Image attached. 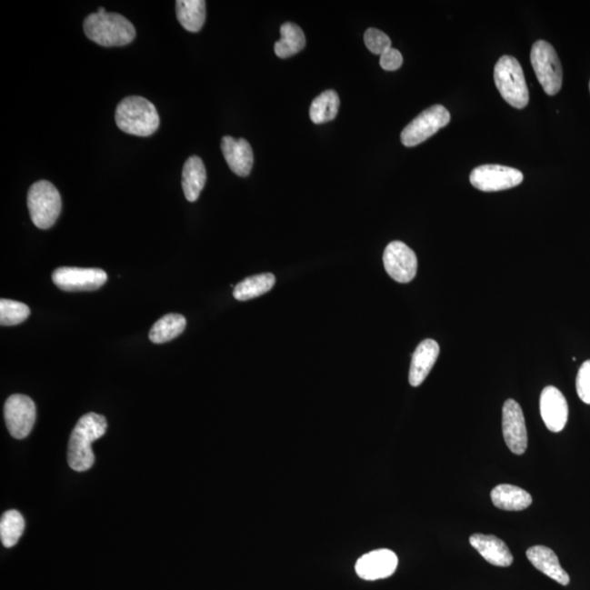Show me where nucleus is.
<instances>
[{
	"label": "nucleus",
	"instance_id": "nucleus-27",
	"mask_svg": "<svg viewBox=\"0 0 590 590\" xmlns=\"http://www.w3.org/2000/svg\"><path fill=\"white\" fill-rule=\"evenodd\" d=\"M28 305L13 300L2 299L0 301V324L2 326H15L24 323L30 316Z\"/></svg>",
	"mask_w": 590,
	"mask_h": 590
},
{
	"label": "nucleus",
	"instance_id": "nucleus-22",
	"mask_svg": "<svg viewBox=\"0 0 590 590\" xmlns=\"http://www.w3.org/2000/svg\"><path fill=\"white\" fill-rule=\"evenodd\" d=\"M176 15L183 28L189 32L202 30L205 20L204 0H177Z\"/></svg>",
	"mask_w": 590,
	"mask_h": 590
},
{
	"label": "nucleus",
	"instance_id": "nucleus-14",
	"mask_svg": "<svg viewBox=\"0 0 590 590\" xmlns=\"http://www.w3.org/2000/svg\"><path fill=\"white\" fill-rule=\"evenodd\" d=\"M540 414L548 429L559 433L568 419V405L565 395L555 386L545 387L540 396Z\"/></svg>",
	"mask_w": 590,
	"mask_h": 590
},
{
	"label": "nucleus",
	"instance_id": "nucleus-10",
	"mask_svg": "<svg viewBox=\"0 0 590 590\" xmlns=\"http://www.w3.org/2000/svg\"><path fill=\"white\" fill-rule=\"evenodd\" d=\"M52 279L63 291H95L106 283L107 275L99 268L61 267L53 273Z\"/></svg>",
	"mask_w": 590,
	"mask_h": 590
},
{
	"label": "nucleus",
	"instance_id": "nucleus-32",
	"mask_svg": "<svg viewBox=\"0 0 590 590\" xmlns=\"http://www.w3.org/2000/svg\"><path fill=\"white\" fill-rule=\"evenodd\" d=\"M589 91H590V83H589Z\"/></svg>",
	"mask_w": 590,
	"mask_h": 590
},
{
	"label": "nucleus",
	"instance_id": "nucleus-25",
	"mask_svg": "<svg viewBox=\"0 0 590 590\" xmlns=\"http://www.w3.org/2000/svg\"><path fill=\"white\" fill-rule=\"evenodd\" d=\"M339 96L334 90L323 92L312 102L310 117L313 123L325 124L335 120L339 111Z\"/></svg>",
	"mask_w": 590,
	"mask_h": 590
},
{
	"label": "nucleus",
	"instance_id": "nucleus-5",
	"mask_svg": "<svg viewBox=\"0 0 590 590\" xmlns=\"http://www.w3.org/2000/svg\"><path fill=\"white\" fill-rule=\"evenodd\" d=\"M28 207L35 225L42 230L50 229L61 215V194L51 182H36L29 189Z\"/></svg>",
	"mask_w": 590,
	"mask_h": 590
},
{
	"label": "nucleus",
	"instance_id": "nucleus-2",
	"mask_svg": "<svg viewBox=\"0 0 590 590\" xmlns=\"http://www.w3.org/2000/svg\"><path fill=\"white\" fill-rule=\"evenodd\" d=\"M115 121L124 133L138 137H149L160 126L155 106L142 96H128L117 105Z\"/></svg>",
	"mask_w": 590,
	"mask_h": 590
},
{
	"label": "nucleus",
	"instance_id": "nucleus-28",
	"mask_svg": "<svg viewBox=\"0 0 590 590\" xmlns=\"http://www.w3.org/2000/svg\"><path fill=\"white\" fill-rule=\"evenodd\" d=\"M365 43L367 48L376 55H382L392 48V41L384 32L377 29H369L365 35Z\"/></svg>",
	"mask_w": 590,
	"mask_h": 590
},
{
	"label": "nucleus",
	"instance_id": "nucleus-16",
	"mask_svg": "<svg viewBox=\"0 0 590 590\" xmlns=\"http://www.w3.org/2000/svg\"><path fill=\"white\" fill-rule=\"evenodd\" d=\"M440 355V345L435 340L426 339L416 346L409 372L411 386L418 387L430 375L433 366Z\"/></svg>",
	"mask_w": 590,
	"mask_h": 590
},
{
	"label": "nucleus",
	"instance_id": "nucleus-24",
	"mask_svg": "<svg viewBox=\"0 0 590 590\" xmlns=\"http://www.w3.org/2000/svg\"><path fill=\"white\" fill-rule=\"evenodd\" d=\"M186 327V319L181 314H167L151 328L149 338L154 344H165L175 339Z\"/></svg>",
	"mask_w": 590,
	"mask_h": 590
},
{
	"label": "nucleus",
	"instance_id": "nucleus-21",
	"mask_svg": "<svg viewBox=\"0 0 590 590\" xmlns=\"http://www.w3.org/2000/svg\"><path fill=\"white\" fill-rule=\"evenodd\" d=\"M281 39L275 42V53L280 58H288L295 55L305 47L306 40L305 32L299 25L285 23L280 28Z\"/></svg>",
	"mask_w": 590,
	"mask_h": 590
},
{
	"label": "nucleus",
	"instance_id": "nucleus-20",
	"mask_svg": "<svg viewBox=\"0 0 590 590\" xmlns=\"http://www.w3.org/2000/svg\"><path fill=\"white\" fill-rule=\"evenodd\" d=\"M205 181H207V172L203 160L197 155L191 156L184 165L182 175L183 191L188 202H196L205 185Z\"/></svg>",
	"mask_w": 590,
	"mask_h": 590
},
{
	"label": "nucleus",
	"instance_id": "nucleus-30",
	"mask_svg": "<svg viewBox=\"0 0 590 590\" xmlns=\"http://www.w3.org/2000/svg\"><path fill=\"white\" fill-rule=\"evenodd\" d=\"M403 62L402 53L395 50V48H389L388 51L382 54L380 59L381 67L384 70H387V72H394V70L399 69L402 67Z\"/></svg>",
	"mask_w": 590,
	"mask_h": 590
},
{
	"label": "nucleus",
	"instance_id": "nucleus-18",
	"mask_svg": "<svg viewBox=\"0 0 590 590\" xmlns=\"http://www.w3.org/2000/svg\"><path fill=\"white\" fill-rule=\"evenodd\" d=\"M526 555L530 563L545 575L561 584L562 586L570 584V576L563 570L559 557L550 548L545 545L532 546L527 550Z\"/></svg>",
	"mask_w": 590,
	"mask_h": 590
},
{
	"label": "nucleus",
	"instance_id": "nucleus-7",
	"mask_svg": "<svg viewBox=\"0 0 590 590\" xmlns=\"http://www.w3.org/2000/svg\"><path fill=\"white\" fill-rule=\"evenodd\" d=\"M451 122V114L442 105H433L426 108L413 122L405 127L402 136V143L405 147H415L441 128L448 125Z\"/></svg>",
	"mask_w": 590,
	"mask_h": 590
},
{
	"label": "nucleus",
	"instance_id": "nucleus-29",
	"mask_svg": "<svg viewBox=\"0 0 590 590\" xmlns=\"http://www.w3.org/2000/svg\"><path fill=\"white\" fill-rule=\"evenodd\" d=\"M576 391L582 402L590 405V360L584 362L578 371Z\"/></svg>",
	"mask_w": 590,
	"mask_h": 590
},
{
	"label": "nucleus",
	"instance_id": "nucleus-23",
	"mask_svg": "<svg viewBox=\"0 0 590 590\" xmlns=\"http://www.w3.org/2000/svg\"><path fill=\"white\" fill-rule=\"evenodd\" d=\"M275 277L273 274L252 275L237 285L233 291L237 301H248L267 294L274 288Z\"/></svg>",
	"mask_w": 590,
	"mask_h": 590
},
{
	"label": "nucleus",
	"instance_id": "nucleus-6",
	"mask_svg": "<svg viewBox=\"0 0 590 590\" xmlns=\"http://www.w3.org/2000/svg\"><path fill=\"white\" fill-rule=\"evenodd\" d=\"M535 75L546 95H555L562 88L563 72L559 56L550 43H535L530 54Z\"/></svg>",
	"mask_w": 590,
	"mask_h": 590
},
{
	"label": "nucleus",
	"instance_id": "nucleus-19",
	"mask_svg": "<svg viewBox=\"0 0 590 590\" xmlns=\"http://www.w3.org/2000/svg\"><path fill=\"white\" fill-rule=\"evenodd\" d=\"M491 500L495 507L505 511H524L533 503L527 491L511 485H500L491 492Z\"/></svg>",
	"mask_w": 590,
	"mask_h": 590
},
{
	"label": "nucleus",
	"instance_id": "nucleus-31",
	"mask_svg": "<svg viewBox=\"0 0 590 590\" xmlns=\"http://www.w3.org/2000/svg\"><path fill=\"white\" fill-rule=\"evenodd\" d=\"M97 14H100V15L106 14L105 9L103 8V7H100L99 9H97Z\"/></svg>",
	"mask_w": 590,
	"mask_h": 590
},
{
	"label": "nucleus",
	"instance_id": "nucleus-12",
	"mask_svg": "<svg viewBox=\"0 0 590 590\" xmlns=\"http://www.w3.org/2000/svg\"><path fill=\"white\" fill-rule=\"evenodd\" d=\"M503 436L510 451L516 455L526 452L528 435L521 405L515 400H506L503 405Z\"/></svg>",
	"mask_w": 590,
	"mask_h": 590
},
{
	"label": "nucleus",
	"instance_id": "nucleus-17",
	"mask_svg": "<svg viewBox=\"0 0 590 590\" xmlns=\"http://www.w3.org/2000/svg\"><path fill=\"white\" fill-rule=\"evenodd\" d=\"M469 541L470 545L490 565L501 567L512 565L514 557L510 549H508L505 541L495 537V535L475 534L471 535Z\"/></svg>",
	"mask_w": 590,
	"mask_h": 590
},
{
	"label": "nucleus",
	"instance_id": "nucleus-8",
	"mask_svg": "<svg viewBox=\"0 0 590 590\" xmlns=\"http://www.w3.org/2000/svg\"><path fill=\"white\" fill-rule=\"evenodd\" d=\"M524 181L523 173L514 167L485 165L471 171L470 183L483 192H500L518 186Z\"/></svg>",
	"mask_w": 590,
	"mask_h": 590
},
{
	"label": "nucleus",
	"instance_id": "nucleus-11",
	"mask_svg": "<svg viewBox=\"0 0 590 590\" xmlns=\"http://www.w3.org/2000/svg\"><path fill=\"white\" fill-rule=\"evenodd\" d=\"M383 262L389 277L399 284L410 283L418 272V258L415 252L400 241L389 243Z\"/></svg>",
	"mask_w": 590,
	"mask_h": 590
},
{
	"label": "nucleus",
	"instance_id": "nucleus-15",
	"mask_svg": "<svg viewBox=\"0 0 590 590\" xmlns=\"http://www.w3.org/2000/svg\"><path fill=\"white\" fill-rule=\"evenodd\" d=\"M221 149L226 164L236 175L242 177L250 175L254 155L251 145L245 139L225 136L222 138Z\"/></svg>",
	"mask_w": 590,
	"mask_h": 590
},
{
	"label": "nucleus",
	"instance_id": "nucleus-3",
	"mask_svg": "<svg viewBox=\"0 0 590 590\" xmlns=\"http://www.w3.org/2000/svg\"><path fill=\"white\" fill-rule=\"evenodd\" d=\"M84 31L92 42L101 46H125L136 37V29L124 15L115 13L91 14L85 18Z\"/></svg>",
	"mask_w": 590,
	"mask_h": 590
},
{
	"label": "nucleus",
	"instance_id": "nucleus-1",
	"mask_svg": "<svg viewBox=\"0 0 590 590\" xmlns=\"http://www.w3.org/2000/svg\"><path fill=\"white\" fill-rule=\"evenodd\" d=\"M106 430L105 416L95 413L81 416L70 435L67 455L70 468L83 473L95 465L92 443L105 435Z\"/></svg>",
	"mask_w": 590,
	"mask_h": 590
},
{
	"label": "nucleus",
	"instance_id": "nucleus-4",
	"mask_svg": "<svg viewBox=\"0 0 590 590\" xmlns=\"http://www.w3.org/2000/svg\"><path fill=\"white\" fill-rule=\"evenodd\" d=\"M497 90L508 105L522 110L529 102V91L521 64L513 56H503L495 67Z\"/></svg>",
	"mask_w": 590,
	"mask_h": 590
},
{
	"label": "nucleus",
	"instance_id": "nucleus-13",
	"mask_svg": "<svg viewBox=\"0 0 590 590\" xmlns=\"http://www.w3.org/2000/svg\"><path fill=\"white\" fill-rule=\"evenodd\" d=\"M397 566L396 554L388 549H380L361 556L356 562L355 571L365 581H377L392 576Z\"/></svg>",
	"mask_w": 590,
	"mask_h": 590
},
{
	"label": "nucleus",
	"instance_id": "nucleus-26",
	"mask_svg": "<svg viewBox=\"0 0 590 590\" xmlns=\"http://www.w3.org/2000/svg\"><path fill=\"white\" fill-rule=\"evenodd\" d=\"M25 530V519L18 511H8L0 521V539L6 548L18 544Z\"/></svg>",
	"mask_w": 590,
	"mask_h": 590
},
{
	"label": "nucleus",
	"instance_id": "nucleus-9",
	"mask_svg": "<svg viewBox=\"0 0 590 590\" xmlns=\"http://www.w3.org/2000/svg\"><path fill=\"white\" fill-rule=\"evenodd\" d=\"M4 415L10 435L23 440L34 429L36 418L35 405L34 400L25 395L15 394L5 404Z\"/></svg>",
	"mask_w": 590,
	"mask_h": 590
}]
</instances>
